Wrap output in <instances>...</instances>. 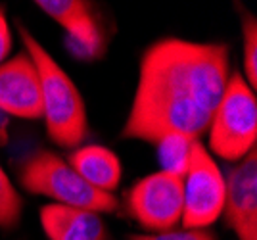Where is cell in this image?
Here are the masks:
<instances>
[{
    "label": "cell",
    "instance_id": "cell-1",
    "mask_svg": "<svg viewBox=\"0 0 257 240\" xmlns=\"http://www.w3.org/2000/svg\"><path fill=\"white\" fill-rule=\"evenodd\" d=\"M230 77L225 43L165 37L140 58L139 81L121 139L158 144L169 135L192 141L207 133Z\"/></svg>",
    "mask_w": 257,
    "mask_h": 240
},
{
    "label": "cell",
    "instance_id": "cell-2",
    "mask_svg": "<svg viewBox=\"0 0 257 240\" xmlns=\"http://www.w3.org/2000/svg\"><path fill=\"white\" fill-rule=\"evenodd\" d=\"M18 31L41 77L43 119L48 139L62 148H79L88 137V117L81 90L29 29L20 25Z\"/></svg>",
    "mask_w": 257,
    "mask_h": 240
},
{
    "label": "cell",
    "instance_id": "cell-3",
    "mask_svg": "<svg viewBox=\"0 0 257 240\" xmlns=\"http://www.w3.org/2000/svg\"><path fill=\"white\" fill-rule=\"evenodd\" d=\"M20 185L35 196L50 198L52 204L81 207L96 213H113L119 200L109 192L96 190L81 179L62 156L50 150H37L20 167Z\"/></svg>",
    "mask_w": 257,
    "mask_h": 240
},
{
    "label": "cell",
    "instance_id": "cell-4",
    "mask_svg": "<svg viewBox=\"0 0 257 240\" xmlns=\"http://www.w3.org/2000/svg\"><path fill=\"white\" fill-rule=\"evenodd\" d=\"M257 100L240 73H230L207 127V152L226 162H240L255 150Z\"/></svg>",
    "mask_w": 257,
    "mask_h": 240
},
{
    "label": "cell",
    "instance_id": "cell-5",
    "mask_svg": "<svg viewBox=\"0 0 257 240\" xmlns=\"http://www.w3.org/2000/svg\"><path fill=\"white\" fill-rule=\"evenodd\" d=\"M226 181L213 156L202 141L190 146L188 165L182 175V219L184 229H207L223 215Z\"/></svg>",
    "mask_w": 257,
    "mask_h": 240
},
{
    "label": "cell",
    "instance_id": "cell-6",
    "mask_svg": "<svg viewBox=\"0 0 257 240\" xmlns=\"http://www.w3.org/2000/svg\"><path fill=\"white\" fill-rule=\"evenodd\" d=\"M128 215L150 232H167L182 219V177L156 171L142 177L125 196Z\"/></svg>",
    "mask_w": 257,
    "mask_h": 240
},
{
    "label": "cell",
    "instance_id": "cell-7",
    "mask_svg": "<svg viewBox=\"0 0 257 240\" xmlns=\"http://www.w3.org/2000/svg\"><path fill=\"white\" fill-rule=\"evenodd\" d=\"M0 111L18 119H41V77L25 50L0 66Z\"/></svg>",
    "mask_w": 257,
    "mask_h": 240
},
{
    "label": "cell",
    "instance_id": "cell-8",
    "mask_svg": "<svg viewBox=\"0 0 257 240\" xmlns=\"http://www.w3.org/2000/svg\"><path fill=\"white\" fill-rule=\"evenodd\" d=\"M35 6L58 23L67 35V46L83 60H94L104 52V35L92 4L85 0H37Z\"/></svg>",
    "mask_w": 257,
    "mask_h": 240
},
{
    "label": "cell",
    "instance_id": "cell-9",
    "mask_svg": "<svg viewBox=\"0 0 257 240\" xmlns=\"http://www.w3.org/2000/svg\"><path fill=\"white\" fill-rule=\"evenodd\" d=\"M223 215L238 240H257V152H249L230 169Z\"/></svg>",
    "mask_w": 257,
    "mask_h": 240
},
{
    "label": "cell",
    "instance_id": "cell-10",
    "mask_svg": "<svg viewBox=\"0 0 257 240\" xmlns=\"http://www.w3.org/2000/svg\"><path fill=\"white\" fill-rule=\"evenodd\" d=\"M39 219L48 240H106L107 236L100 213L81 207L46 204Z\"/></svg>",
    "mask_w": 257,
    "mask_h": 240
},
{
    "label": "cell",
    "instance_id": "cell-11",
    "mask_svg": "<svg viewBox=\"0 0 257 240\" xmlns=\"http://www.w3.org/2000/svg\"><path fill=\"white\" fill-rule=\"evenodd\" d=\"M67 164L81 175V179L96 190L109 192L117 190L123 175V165L117 154L100 144H85L75 148L67 158Z\"/></svg>",
    "mask_w": 257,
    "mask_h": 240
},
{
    "label": "cell",
    "instance_id": "cell-12",
    "mask_svg": "<svg viewBox=\"0 0 257 240\" xmlns=\"http://www.w3.org/2000/svg\"><path fill=\"white\" fill-rule=\"evenodd\" d=\"M192 142V139H186L181 135H169L163 141L158 142L156 146H158V152H160L161 171H169V173L182 177L186 165H188Z\"/></svg>",
    "mask_w": 257,
    "mask_h": 240
},
{
    "label": "cell",
    "instance_id": "cell-13",
    "mask_svg": "<svg viewBox=\"0 0 257 240\" xmlns=\"http://www.w3.org/2000/svg\"><path fill=\"white\" fill-rule=\"evenodd\" d=\"M23 198L6 171L0 167V229L12 230L22 221Z\"/></svg>",
    "mask_w": 257,
    "mask_h": 240
},
{
    "label": "cell",
    "instance_id": "cell-14",
    "mask_svg": "<svg viewBox=\"0 0 257 240\" xmlns=\"http://www.w3.org/2000/svg\"><path fill=\"white\" fill-rule=\"evenodd\" d=\"M242 56L244 79L251 88L257 85V22L247 12H242Z\"/></svg>",
    "mask_w": 257,
    "mask_h": 240
},
{
    "label": "cell",
    "instance_id": "cell-15",
    "mask_svg": "<svg viewBox=\"0 0 257 240\" xmlns=\"http://www.w3.org/2000/svg\"><path fill=\"white\" fill-rule=\"evenodd\" d=\"M128 240H217L205 229H182L167 232H150V234H133Z\"/></svg>",
    "mask_w": 257,
    "mask_h": 240
},
{
    "label": "cell",
    "instance_id": "cell-16",
    "mask_svg": "<svg viewBox=\"0 0 257 240\" xmlns=\"http://www.w3.org/2000/svg\"><path fill=\"white\" fill-rule=\"evenodd\" d=\"M12 52V31L6 18V10L0 6V66L8 60Z\"/></svg>",
    "mask_w": 257,
    "mask_h": 240
}]
</instances>
